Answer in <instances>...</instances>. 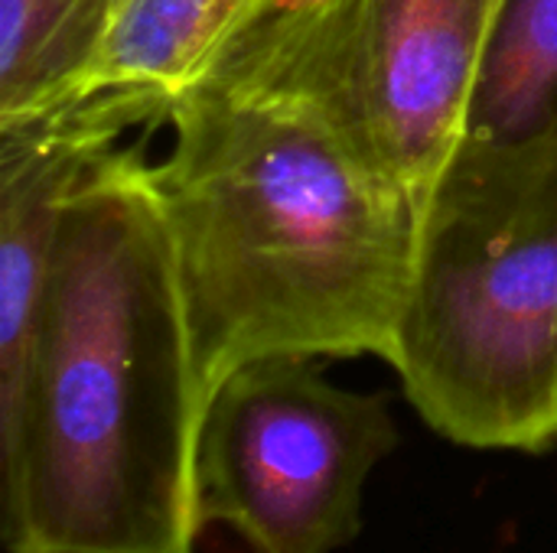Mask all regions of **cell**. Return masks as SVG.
<instances>
[{
	"label": "cell",
	"mask_w": 557,
	"mask_h": 553,
	"mask_svg": "<svg viewBox=\"0 0 557 553\" xmlns=\"http://www.w3.org/2000/svg\"><path fill=\"white\" fill-rule=\"evenodd\" d=\"M281 0H111L85 98L134 91L176 108Z\"/></svg>",
	"instance_id": "cell-6"
},
{
	"label": "cell",
	"mask_w": 557,
	"mask_h": 553,
	"mask_svg": "<svg viewBox=\"0 0 557 553\" xmlns=\"http://www.w3.org/2000/svg\"><path fill=\"white\" fill-rule=\"evenodd\" d=\"M503 0H281L215 68L320 111L424 212Z\"/></svg>",
	"instance_id": "cell-4"
},
{
	"label": "cell",
	"mask_w": 557,
	"mask_h": 553,
	"mask_svg": "<svg viewBox=\"0 0 557 553\" xmlns=\"http://www.w3.org/2000/svg\"><path fill=\"white\" fill-rule=\"evenodd\" d=\"M388 365L457 447H557V124L457 147L421 212Z\"/></svg>",
	"instance_id": "cell-3"
},
{
	"label": "cell",
	"mask_w": 557,
	"mask_h": 553,
	"mask_svg": "<svg viewBox=\"0 0 557 553\" xmlns=\"http://www.w3.org/2000/svg\"><path fill=\"white\" fill-rule=\"evenodd\" d=\"M557 124V0H503L463 140H516Z\"/></svg>",
	"instance_id": "cell-8"
},
{
	"label": "cell",
	"mask_w": 557,
	"mask_h": 553,
	"mask_svg": "<svg viewBox=\"0 0 557 553\" xmlns=\"http://www.w3.org/2000/svg\"><path fill=\"white\" fill-rule=\"evenodd\" d=\"M206 401L144 147L65 202L33 355L0 411L10 553H196Z\"/></svg>",
	"instance_id": "cell-1"
},
{
	"label": "cell",
	"mask_w": 557,
	"mask_h": 553,
	"mask_svg": "<svg viewBox=\"0 0 557 553\" xmlns=\"http://www.w3.org/2000/svg\"><path fill=\"white\" fill-rule=\"evenodd\" d=\"M153 166L196 378L261 359H392L421 212L320 111L215 72Z\"/></svg>",
	"instance_id": "cell-2"
},
{
	"label": "cell",
	"mask_w": 557,
	"mask_h": 553,
	"mask_svg": "<svg viewBox=\"0 0 557 553\" xmlns=\"http://www.w3.org/2000/svg\"><path fill=\"white\" fill-rule=\"evenodd\" d=\"M108 10L111 0H0V127L82 101Z\"/></svg>",
	"instance_id": "cell-7"
},
{
	"label": "cell",
	"mask_w": 557,
	"mask_h": 553,
	"mask_svg": "<svg viewBox=\"0 0 557 553\" xmlns=\"http://www.w3.org/2000/svg\"><path fill=\"white\" fill-rule=\"evenodd\" d=\"M385 394L333 385L313 359H261L209 401L196 456L202 528L251 553H336L362 531L372 473L395 453Z\"/></svg>",
	"instance_id": "cell-5"
}]
</instances>
